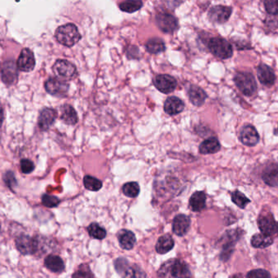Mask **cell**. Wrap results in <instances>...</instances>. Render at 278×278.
I'll use <instances>...</instances> for the list:
<instances>
[{
	"mask_svg": "<svg viewBox=\"0 0 278 278\" xmlns=\"http://www.w3.org/2000/svg\"><path fill=\"white\" fill-rule=\"evenodd\" d=\"M188 96L191 103L194 104L195 106H201L204 104L207 99V94L205 91L199 87L195 85L190 87L188 91Z\"/></svg>",
	"mask_w": 278,
	"mask_h": 278,
	"instance_id": "603a6c76",
	"label": "cell"
},
{
	"mask_svg": "<svg viewBox=\"0 0 278 278\" xmlns=\"http://www.w3.org/2000/svg\"><path fill=\"white\" fill-rule=\"evenodd\" d=\"M240 139L246 146H255L260 140V136L254 126L246 125L241 131Z\"/></svg>",
	"mask_w": 278,
	"mask_h": 278,
	"instance_id": "9a60e30c",
	"label": "cell"
},
{
	"mask_svg": "<svg viewBox=\"0 0 278 278\" xmlns=\"http://www.w3.org/2000/svg\"><path fill=\"white\" fill-rule=\"evenodd\" d=\"M208 49L218 58L225 60L233 56V47L228 41L221 37H215L208 42Z\"/></svg>",
	"mask_w": 278,
	"mask_h": 278,
	"instance_id": "3957f363",
	"label": "cell"
},
{
	"mask_svg": "<svg viewBox=\"0 0 278 278\" xmlns=\"http://www.w3.org/2000/svg\"><path fill=\"white\" fill-rule=\"evenodd\" d=\"M234 83L245 96H252L257 91V84L252 73L238 72L234 77Z\"/></svg>",
	"mask_w": 278,
	"mask_h": 278,
	"instance_id": "277c9868",
	"label": "cell"
},
{
	"mask_svg": "<svg viewBox=\"0 0 278 278\" xmlns=\"http://www.w3.org/2000/svg\"><path fill=\"white\" fill-rule=\"evenodd\" d=\"M73 277H81V278H87V277H94L93 274L91 273V270L89 269L88 266L87 264H82L79 267V269L73 273Z\"/></svg>",
	"mask_w": 278,
	"mask_h": 278,
	"instance_id": "74e56055",
	"label": "cell"
},
{
	"mask_svg": "<svg viewBox=\"0 0 278 278\" xmlns=\"http://www.w3.org/2000/svg\"><path fill=\"white\" fill-rule=\"evenodd\" d=\"M277 233H278V226H277Z\"/></svg>",
	"mask_w": 278,
	"mask_h": 278,
	"instance_id": "60d3db41",
	"label": "cell"
},
{
	"mask_svg": "<svg viewBox=\"0 0 278 278\" xmlns=\"http://www.w3.org/2000/svg\"><path fill=\"white\" fill-rule=\"evenodd\" d=\"M232 200L235 203L236 205L238 206L240 208H245V206L248 203H250V200L245 197V195L239 192V191H235L232 193Z\"/></svg>",
	"mask_w": 278,
	"mask_h": 278,
	"instance_id": "836d02e7",
	"label": "cell"
},
{
	"mask_svg": "<svg viewBox=\"0 0 278 278\" xmlns=\"http://www.w3.org/2000/svg\"><path fill=\"white\" fill-rule=\"evenodd\" d=\"M44 266L52 273H61L65 270V263L60 256L49 255L44 260Z\"/></svg>",
	"mask_w": 278,
	"mask_h": 278,
	"instance_id": "44dd1931",
	"label": "cell"
},
{
	"mask_svg": "<svg viewBox=\"0 0 278 278\" xmlns=\"http://www.w3.org/2000/svg\"><path fill=\"white\" fill-rule=\"evenodd\" d=\"M20 171L24 174H30L35 170V164L30 159H21L20 162Z\"/></svg>",
	"mask_w": 278,
	"mask_h": 278,
	"instance_id": "8d00e7d4",
	"label": "cell"
},
{
	"mask_svg": "<svg viewBox=\"0 0 278 278\" xmlns=\"http://www.w3.org/2000/svg\"><path fill=\"white\" fill-rule=\"evenodd\" d=\"M220 149V144L215 137H211L202 142L199 147V151L202 155H211L217 153Z\"/></svg>",
	"mask_w": 278,
	"mask_h": 278,
	"instance_id": "4316f807",
	"label": "cell"
},
{
	"mask_svg": "<svg viewBox=\"0 0 278 278\" xmlns=\"http://www.w3.org/2000/svg\"><path fill=\"white\" fill-rule=\"evenodd\" d=\"M55 36L56 40L66 47H72L81 39V35L73 24L61 25L56 30Z\"/></svg>",
	"mask_w": 278,
	"mask_h": 278,
	"instance_id": "7a4b0ae2",
	"label": "cell"
},
{
	"mask_svg": "<svg viewBox=\"0 0 278 278\" xmlns=\"http://www.w3.org/2000/svg\"><path fill=\"white\" fill-rule=\"evenodd\" d=\"M157 276L160 278H186L191 274L190 268L184 261L172 259L161 266Z\"/></svg>",
	"mask_w": 278,
	"mask_h": 278,
	"instance_id": "6da1fadb",
	"label": "cell"
},
{
	"mask_svg": "<svg viewBox=\"0 0 278 278\" xmlns=\"http://www.w3.org/2000/svg\"><path fill=\"white\" fill-rule=\"evenodd\" d=\"M185 109V103L182 100L176 96H171L166 100L164 103V110L169 115H176Z\"/></svg>",
	"mask_w": 278,
	"mask_h": 278,
	"instance_id": "d6986e66",
	"label": "cell"
},
{
	"mask_svg": "<svg viewBox=\"0 0 278 278\" xmlns=\"http://www.w3.org/2000/svg\"><path fill=\"white\" fill-rule=\"evenodd\" d=\"M259 227L262 233L267 235H273L277 233V226L278 224L276 223L272 215H265L261 216L258 221Z\"/></svg>",
	"mask_w": 278,
	"mask_h": 278,
	"instance_id": "ffe728a7",
	"label": "cell"
},
{
	"mask_svg": "<svg viewBox=\"0 0 278 278\" xmlns=\"http://www.w3.org/2000/svg\"><path fill=\"white\" fill-rule=\"evenodd\" d=\"M263 180L266 185L271 187L278 186V164L273 163L268 165L262 174Z\"/></svg>",
	"mask_w": 278,
	"mask_h": 278,
	"instance_id": "7402d4cb",
	"label": "cell"
},
{
	"mask_svg": "<svg viewBox=\"0 0 278 278\" xmlns=\"http://www.w3.org/2000/svg\"><path fill=\"white\" fill-rule=\"evenodd\" d=\"M57 118V112L51 108H44L38 115V126L41 131H48L53 125Z\"/></svg>",
	"mask_w": 278,
	"mask_h": 278,
	"instance_id": "7c38bea8",
	"label": "cell"
},
{
	"mask_svg": "<svg viewBox=\"0 0 278 278\" xmlns=\"http://www.w3.org/2000/svg\"><path fill=\"white\" fill-rule=\"evenodd\" d=\"M191 220L190 218L185 215H178L174 217L172 224V231L177 236L185 235L190 229Z\"/></svg>",
	"mask_w": 278,
	"mask_h": 278,
	"instance_id": "2e32d148",
	"label": "cell"
},
{
	"mask_svg": "<svg viewBox=\"0 0 278 278\" xmlns=\"http://www.w3.org/2000/svg\"><path fill=\"white\" fill-rule=\"evenodd\" d=\"M39 241L29 235L21 234L16 239V247L18 251L24 256H30L35 254L38 250Z\"/></svg>",
	"mask_w": 278,
	"mask_h": 278,
	"instance_id": "8992f818",
	"label": "cell"
},
{
	"mask_svg": "<svg viewBox=\"0 0 278 278\" xmlns=\"http://www.w3.org/2000/svg\"><path fill=\"white\" fill-rule=\"evenodd\" d=\"M145 48L151 54H158L166 49L165 43L160 38H151L145 44Z\"/></svg>",
	"mask_w": 278,
	"mask_h": 278,
	"instance_id": "f1b7e54d",
	"label": "cell"
},
{
	"mask_svg": "<svg viewBox=\"0 0 278 278\" xmlns=\"http://www.w3.org/2000/svg\"><path fill=\"white\" fill-rule=\"evenodd\" d=\"M42 203L46 208H56L61 203V200L53 195L43 194L42 196Z\"/></svg>",
	"mask_w": 278,
	"mask_h": 278,
	"instance_id": "e575fe53",
	"label": "cell"
},
{
	"mask_svg": "<svg viewBox=\"0 0 278 278\" xmlns=\"http://www.w3.org/2000/svg\"><path fill=\"white\" fill-rule=\"evenodd\" d=\"M233 8L226 6H215L210 8L208 13V18L213 23L224 24L230 18Z\"/></svg>",
	"mask_w": 278,
	"mask_h": 278,
	"instance_id": "9c48e42d",
	"label": "cell"
},
{
	"mask_svg": "<svg viewBox=\"0 0 278 278\" xmlns=\"http://www.w3.org/2000/svg\"><path fill=\"white\" fill-rule=\"evenodd\" d=\"M114 268L119 275L124 278H143L146 274L137 264H131L125 258L117 259L114 262Z\"/></svg>",
	"mask_w": 278,
	"mask_h": 278,
	"instance_id": "5b68a950",
	"label": "cell"
},
{
	"mask_svg": "<svg viewBox=\"0 0 278 278\" xmlns=\"http://www.w3.org/2000/svg\"></svg>",
	"mask_w": 278,
	"mask_h": 278,
	"instance_id": "b9f144b4",
	"label": "cell"
},
{
	"mask_svg": "<svg viewBox=\"0 0 278 278\" xmlns=\"http://www.w3.org/2000/svg\"><path fill=\"white\" fill-rule=\"evenodd\" d=\"M246 277L251 278H270L271 275L270 273L263 269H256V270L250 271Z\"/></svg>",
	"mask_w": 278,
	"mask_h": 278,
	"instance_id": "ab89813d",
	"label": "cell"
},
{
	"mask_svg": "<svg viewBox=\"0 0 278 278\" xmlns=\"http://www.w3.org/2000/svg\"><path fill=\"white\" fill-rule=\"evenodd\" d=\"M17 64L13 61H6L2 67V81L8 86L15 84L17 80Z\"/></svg>",
	"mask_w": 278,
	"mask_h": 278,
	"instance_id": "4fadbf2b",
	"label": "cell"
},
{
	"mask_svg": "<svg viewBox=\"0 0 278 278\" xmlns=\"http://www.w3.org/2000/svg\"><path fill=\"white\" fill-rule=\"evenodd\" d=\"M156 88L162 93L169 94L176 88L177 82L174 77L168 74H159L154 79Z\"/></svg>",
	"mask_w": 278,
	"mask_h": 278,
	"instance_id": "30bf717a",
	"label": "cell"
},
{
	"mask_svg": "<svg viewBox=\"0 0 278 278\" xmlns=\"http://www.w3.org/2000/svg\"><path fill=\"white\" fill-rule=\"evenodd\" d=\"M84 185L87 190L92 191V192H96L101 190L103 184L96 177L85 175L84 178Z\"/></svg>",
	"mask_w": 278,
	"mask_h": 278,
	"instance_id": "1f68e13d",
	"label": "cell"
},
{
	"mask_svg": "<svg viewBox=\"0 0 278 278\" xmlns=\"http://www.w3.org/2000/svg\"><path fill=\"white\" fill-rule=\"evenodd\" d=\"M46 91L55 96H65L69 90V84L60 78H50L45 83Z\"/></svg>",
	"mask_w": 278,
	"mask_h": 278,
	"instance_id": "ba28073f",
	"label": "cell"
},
{
	"mask_svg": "<svg viewBox=\"0 0 278 278\" xmlns=\"http://www.w3.org/2000/svg\"><path fill=\"white\" fill-rule=\"evenodd\" d=\"M117 238L119 240V245L124 250H132L137 243V238L134 233L128 229H122L119 231Z\"/></svg>",
	"mask_w": 278,
	"mask_h": 278,
	"instance_id": "ac0fdd59",
	"label": "cell"
},
{
	"mask_svg": "<svg viewBox=\"0 0 278 278\" xmlns=\"http://www.w3.org/2000/svg\"><path fill=\"white\" fill-rule=\"evenodd\" d=\"M139 184L137 182H128L126 183L122 186V192L126 197H131V198H135L139 195Z\"/></svg>",
	"mask_w": 278,
	"mask_h": 278,
	"instance_id": "d6a6232c",
	"label": "cell"
},
{
	"mask_svg": "<svg viewBox=\"0 0 278 278\" xmlns=\"http://www.w3.org/2000/svg\"><path fill=\"white\" fill-rule=\"evenodd\" d=\"M87 232L91 238L97 240H103L106 237V230L97 223H91L87 227Z\"/></svg>",
	"mask_w": 278,
	"mask_h": 278,
	"instance_id": "f546056e",
	"label": "cell"
},
{
	"mask_svg": "<svg viewBox=\"0 0 278 278\" xmlns=\"http://www.w3.org/2000/svg\"><path fill=\"white\" fill-rule=\"evenodd\" d=\"M263 4L268 14L278 15V0H264Z\"/></svg>",
	"mask_w": 278,
	"mask_h": 278,
	"instance_id": "d590c367",
	"label": "cell"
},
{
	"mask_svg": "<svg viewBox=\"0 0 278 278\" xmlns=\"http://www.w3.org/2000/svg\"><path fill=\"white\" fill-rule=\"evenodd\" d=\"M52 70L57 78L64 80H70L77 74V70L74 65L66 60L56 61Z\"/></svg>",
	"mask_w": 278,
	"mask_h": 278,
	"instance_id": "52a82bcc",
	"label": "cell"
},
{
	"mask_svg": "<svg viewBox=\"0 0 278 278\" xmlns=\"http://www.w3.org/2000/svg\"><path fill=\"white\" fill-rule=\"evenodd\" d=\"M174 242L172 236L169 234H165L158 238L155 245V250L158 254L163 255V254L169 252L170 250H172L174 247Z\"/></svg>",
	"mask_w": 278,
	"mask_h": 278,
	"instance_id": "d4e9b609",
	"label": "cell"
},
{
	"mask_svg": "<svg viewBox=\"0 0 278 278\" xmlns=\"http://www.w3.org/2000/svg\"><path fill=\"white\" fill-rule=\"evenodd\" d=\"M257 76L261 84L265 86H272L276 81V75L273 69L265 64H261L257 68Z\"/></svg>",
	"mask_w": 278,
	"mask_h": 278,
	"instance_id": "e0dca14e",
	"label": "cell"
},
{
	"mask_svg": "<svg viewBox=\"0 0 278 278\" xmlns=\"http://www.w3.org/2000/svg\"><path fill=\"white\" fill-rule=\"evenodd\" d=\"M143 3L141 0H126L120 3L119 8L125 13H132L142 8Z\"/></svg>",
	"mask_w": 278,
	"mask_h": 278,
	"instance_id": "4dcf8cb0",
	"label": "cell"
},
{
	"mask_svg": "<svg viewBox=\"0 0 278 278\" xmlns=\"http://www.w3.org/2000/svg\"><path fill=\"white\" fill-rule=\"evenodd\" d=\"M17 67L23 72H31L35 66V60L33 52L28 48H24L18 57Z\"/></svg>",
	"mask_w": 278,
	"mask_h": 278,
	"instance_id": "5bb4252c",
	"label": "cell"
},
{
	"mask_svg": "<svg viewBox=\"0 0 278 278\" xmlns=\"http://www.w3.org/2000/svg\"><path fill=\"white\" fill-rule=\"evenodd\" d=\"M158 28L164 33H173L178 27V20L174 16L168 13H160L156 17Z\"/></svg>",
	"mask_w": 278,
	"mask_h": 278,
	"instance_id": "8fae6325",
	"label": "cell"
},
{
	"mask_svg": "<svg viewBox=\"0 0 278 278\" xmlns=\"http://www.w3.org/2000/svg\"><path fill=\"white\" fill-rule=\"evenodd\" d=\"M273 243V238H271L270 235H267L264 233H257L256 235L253 236L251 239V245L256 248L268 247L269 245H272Z\"/></svg>",
	"mask_w": 278,
	"mask_h": 278,
	"instance_id": "83f0119b",
	"label": "cell"
},
{
	"mask_svg": "<svg viewBox=\"0 0 278 278\" xmlns=\"http://www.w3.org/2000/svg\"><path fill=\"white\" fill-rule=\"evenodd\" d=\"M205 193L203 192H196L191 196L190 199V208L194 212L202 211L206 207Z\"/></svg>",
	"mask_w": 278,
	"mask_h": 278,
	"instance_id": "484cf974",
	"label": "cell"
},
{
	"mask_svg": "<svg viewBox=\"0 0 278 278\" xmlns=\"http://www.w3.org/2000/svg\"><path fill=\"white\" fill-rule=\"evenodd\" d=\"M3 180H4L6 185H8V187L12 189V190H13V188H15L17 185V180H16L15 175H14L13 172H6L5 174H4V176H3Z\"/></svg>",
	"mask_w": 278,
	"mask_h": 278,
	"instance_id": "f35d334b",
	"label": "cell"
},
{
	"mask_svg": "<svg viewBox=\"0 0 278 278\" xmlns=\"http://www.w3.org/2000/svg\"><path fill=\"white\" fill-rule=\"evenodd\" d=\"M61 120L67 125H75L79 121V117L75 109L70 104H64L61 108Z\"/></svg>",
	"mask_w": 278,
	"mask_h": 278,
	"instance_id": "cb8c5ba5",
	"label": "cell"
}]
</instances>
